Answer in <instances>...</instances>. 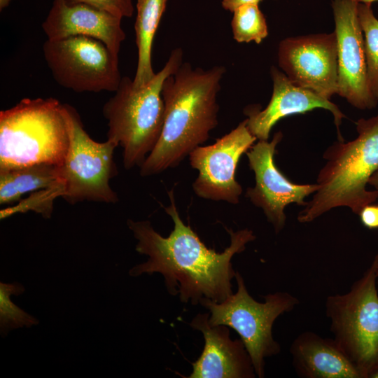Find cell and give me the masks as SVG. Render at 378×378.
<instances>
[{
	"label": "cell",
	"instance_id": "obj_17",
	"mask_svg": "<svg viewBox=\"0 0 378 378\" xmlns=\"http://www.w3.org/2000/svg\"><path fill=\"white\" fill-rule=\"evenodd\" d=\"M296 373L305 378H362L333 339L310 331L299 335L290 347Z\"/></svg>",
	"mask_w": 378,
	"mask_h": 378
},
{
	"label": "cell",
	"instance_id": "obj_23",
	"mask_svg": "<svg viewBox=\"0 0 378 378\" xmlns=\"http://www.w3.org/2000/svg\"><path fill=\"white\" fill-rule=\"evenodd\" d=\"M69 4L83 3L104 10L121 19L134 13L132 0H65Z\"/></svg>",
	"mask_w": 378,
	"mask_h": 378
},
{
	"label": "cell",
	"instance_id": "obj_31",
	"mask_svg": "<svg viewBox=\"0 0 378 378\" xmlns=\"http://www.w3.org/2000/svg\"><path fill=\"white\" fill-rule=\"evenodd\" d=\"M378 206V205H377Z\"/></svg>",
	"mask_w": 378,
	"mask_h": 378
},
{
	"label": "cell",
	"instance_id": "obj_27",
	"mask_svg": "<svg viewBox=\"0 0 378 378\" xmlns=\"http://www.w3.org/2000/svg\"><path fill=\"white\" fill-rule=\"evenodd\" d=\"M11 0H0V10H2L8 6Z\"/></svg>",
	"mask_w": 378,
	"mask_h": 378
},
{
	"label": "cell",
	"instance_id": "obj_7",
	"mask_svg": "<svg viewBox=\"0 0 378 378\" xmlns=\"http://www.w3.org/2000/svg\"><path fill=\"white\" fill-rule=\"evenodd\" d=\"M237 290L222 302L202 298L200 304L210 312L211 326H226L236 330L247 350L255 374L265 376V358L280 352L279 344L272 336V326L278 316L288 312L299 303L287 292L278 291L255 301L248 293L244 281L237 272Z\"/></svg>",
	"mask_w": 378,
	"mask_h": 378
},
{
	"label": "cell",
	"instance_id": "obj_10",
	"mask_svg": "<svg viewBox=\"0 0 378 378\" xmlns=\"http://www.w3.org/2000/svg\"><path fill=\"white\" fill-rule=\"evenodd\" d=\"M256 140L246 118L214 144L192 150L190 163L198 172L192 183L195 193L206 200L238 204L242 188L235 179L236 169L241 155Z\"/></svg>",
	"mask_w": 378,
	"mask_h": 378
},
{
	"label": "cell",
	"instance_id": "obj_9",
	"mask_svg": "<svg viewBox=\"0 0 378 378\" xmlns=\"http://www.w3.org/2000/svg\"><path fill=\"white\" fill-rule=\"evenodd\" d=\"M43 52L55 80L76 92H115L122 78L118 56L92 37L47 39Z\"/></svg>",
	"mask_w": 378,
	"mask_h": 378
},
{
	"label": "cell",
	"instance_id": "obj_25",
	"mask_svg": "<svg viewBox=\"0 0 378 378\" xmlns=\"http://www.w3.org/2000/svg\"><path fill=\"white\" fill-rule=\"evenodd\" d=\"M262 0H221L224 9L233 12L237 8L247 4H258Z\"/></svg>",
	"mask_w": 378,
	"mask_h": 378
},
{
	"label": "cell",
	"instance_id": "obj_5",
	"mask_svg": "<svg viewBox=\"0 0 378 378\" xmlns=\"http://www.w3.org/2000/svg\"><path fill=\"white\" fill-rule=\"evenodd\" d=\"M69 144L62 104L55 98H24L0 112V169L61 166Z\"/></svg>",
	"mask_w": 378,
	"mask_h": 378
},
{
	"label": "cell",
	"instance_id": "obj_24",
	"mask_svg": "<svg viewBox=\"0 0 378 378\" xmlns=\"http://www.w3.org/2000/svg\"><path fill=\"white\" fill-rule=\"evenodd\" d=\"M360 220L364 226L369 229L378 228V206L368 204L359 213Z\"/></svg>",
	"mask_w": 378,
	"mask_h": 378
},
{
	"label": "cell",
	"instance_id": "obj_28",
	"mask_svg": "<svg viewBox=\"0 0 378 378\" xmlns=\"http://www.w3.org/2000/svg\"><path fill=\"white\" fill-rule=\"evenodd\" d=\"M352 1H354L357 4L362 3V4H372L374 1H378V0H350Z\"/></svg>",
	"mask_w": 378,
	"mask_h": 378
},
{
	"label": "cell",
	"instance_id": "obj_16",
	"mask_svg": "<svg viewBox=\"0 0 378 378\" xmlns=\"http://www.w3.org/2000/svg\"><path fill=\"white\" fill-rule=\"evenodd\" d=\"M209 314H198L190 326L204 339L203 351L189 378H253L255 372L241 340H232L226 326H211Z\"/></svg>",
	"mask_w": 378,
	"mask_h": 378
},
{
	"label": "cell",
	"instance_id": "obj_20",
	"mask_svg": "<svg viewBox=\"0 0 378 378\" xmlns=\"http://www.w3.org/2000/svg\"><path fill=\"white\" fill-rule=\"evenodd\" d=\"M358 15L364 37L368 83L378 101V19L370 4H358Z\"/></svg>",
	"mask_w": 378,
	"mask_h": 378
},
{
	"label": "cell",
	"instance_id": "obj_6",
	"mask_svg": "<svg viewBox=\"0 0 378 378\" xmlns=\"http://www.w3.org/2000/svg\"><path fill=\"white\" fill-rule=\"evenodd\" d=\"M377 266L378 253L348 293L330 295L326 302L333 340L362 378L378 368Z\"/></svg>",
	"mask_w": 378,
	"mask_h": 378
},
{
	"label": "cell",
	"instance_id": "obj_26",
	"mask_svg": "<svg viewBox=\"0 0 378 378\" xmlns=\"http://www.w3.org/2000/svg\"><path fill=\"white\" fill-rule=\"evenodd\" d=\"M368 185L373 186L374 190H378V169L370 178Z\"/></svg>",
	"mask_w": 378,
	"mask_h": 378
},
{
	"label": "cell",
	"instance_id": "obj_19",
	"mask_svg": "<svg viewBox=\"0 0 378 378\" xmlns=\"http://www.w3.org/2000/svg\"><path fill=\"white\" fill-rule=\"evenodd\" d=\"M60 180V166L39 164L0 169V204L14 203L28 192L50 188Z\"/></svg>",
	"mask_w": 378,
	"mask_h": 378
},
{
	"label": "cell",
	"instance_id": "obj_29",
	"mask_svg": "<svg viewBox=\"0 0 378 378\" xmlns=\"http://www.w3.org/2000/svg\"><path fill=\"white\" fill-rule=\"evenodd\" d=\"M370 378H378V368L374 370L370 376Z\"/></svg>",
	"mask_w": 378,
	"mask_h": 378
},
{
	"label": "cell",
	"instance_id": "obj_13",
	"mask_svg": "<svg viewBox=\"0 0 378 378\" xmlns=\"http://www.w3.org/2000/svg\"><path fill=\"white\" fill-rule=\"evenodd\" d=\"M337 56V94L360 109H372L378 101L368 83L364 37L358 15V4L332 0Z\"/></svg>",
	"mask_w": 378,
	"mask_h": 378
},
{
	"label": "cell",
	"instance_id": "obj_2",
	"mask_svg": "<svg viewBox=\"0 0 378 378\" xmlns=\"http://www.w3.org/2000/svg\"><path fill=\"white\" fill-rule=\"evenodd\" d=\"M225 72L222 65L204 69L183 62L164 80L162 130L157 144L140 167L141 176L178 166L192 150L208 140L209 133L218 125L217 98Z\"/></svg>",
	"mask_w": 378,
	"mask_h": 378
},
{
	"label": "cell",
	"instance_id": "obj_15",
	"mask_svg": "<svg viewBox=\"0 0 378 378\" xmlns=\"http://www.w3.org/2000/svg\"><path fill=\"white\" fill-rule=\"evenodd\" d=\"M121 20L86 4L54 0L42 28L48 39L74 36L92 37L104 43L113 54L118 55L126 37Z\"/></svg>",
	"mask_w": 378,
	"mask_h": 378
},
{
	"label": "cell",
	"instance_id": "obj_12",
	"mask_svg": "<svg viewBox=\"0 0 378 378\" xmlns=\"http://www.w3.org/2000/svg\"><path fill=\"white\" fill-rule=\"evenodd\" d=\"M282 138V132H277L270 141L258 140L246 152L250 169L255 174V184L247 189L246 197L255 206L262 209L276 233L285 226L286 206L291 203L305 206V197L314 193L318 188L316 183H295L277 168L274 155Z\"/></svg>",
	"mask_w": 378,
	"mask_h": 378
},
{
	"label": "cell",
	"instance_id": "obj_18",
	"mask_svg": "<svg viewBox=\"0 0 378 378\" xmlns=\"http://www.w3.org/2000/svg\"><path fill=\"white\" fill-rule=\"evenodd\" d=\"M167 0H138L134 24L138 59L133 84L136 88L147 85L155 76L151 63L154 36L166 8Z\"/></svg>",
	"mask_w": 378,
	"mask_h": 378
},
{
	"label": "cell",
	"instance_id": "obj_1",
	"mask_svg": "<svg viewBox=\"0 0 378 378\" xmlns=\"http://www.w3.org/2000/svg\"><path fill=\"white\" fill-rule=\"evenodd\" d=\"M168 196L170 204L164 210L174 226L167 237L157 232L148 220H127V226L138 241L136 251L148 256L146 262L133 267L129 274L160 273L167 291L172 295L179 294L184 303L197 304L202 298L222 302L232 294L231 280L236 274L232 257L244 251L255 236L247 228L236 232L227 229L230 244L218 253L207 248L190 225L181 220L173 189L168 191Z\"/></svg>",
	"mask_w": 378,
	"mask_h": 378
},
{
	"label": "cell",
	"instance_id": "obj_8",
	"mask_svg": "<svg viewBox=\"0 0 378 378\" xmlns=\"http://www.w3.org/2000/svg\"><path fill=\"white\" fill-rule=\"evenodd\" d=\"M62 111L69 144L60 166L62 197L71 204L83 201L116 203L118 197L110 181L118 173L113 155L118 144L110 139L104 142L93 140L71 105L62 104Z\"/></svg>",
	"mask_w": 378,
	"mask_h": 378
},
{
	"label": "cell",
	"instance_id": "obj_11",
	"mask_svg": "<svg viewBox=\"0 0 378 378\" xmlns=\"http://www.w3.org/2000/svg\"><path fill=\"white\" fill-rule=\"evenodd\" d=\"M278 64L298 86L330 99L337 94V41L335 32L287 37L278 47Z\"/></svg>",
	"mask_w": 378,
	"mask_h": 378
},
{
	"label": "cell",
	"instance_id": "obj_4",
	"mask_svg": "<svg viewBox=\"0 0 378 378\" xmlns=\"http://www.w3.org/2000/svg\"><path fill=\"white\" fill-rule=\"evenodd\" d=\"M183 55L181 48L174 49L163 68L142 88L123 76L114 95L103 106L107 139L122 148L126 169L140 167L159 140L164 120L162 85L183 63Z\"/></svg>",
	"mask_w": 378,
	"mask_h": 378
},
{
	"label": "cell",
	"instance_id": "obj_14",
	"mask_svg": "<svg viewBox=\"0 0 378 378\" xmlns=\"http://www.w3.org/2000/svg\"><path fill=\"white\" fill-rule=\"evenodd\" d=\"M270 75L273 90L267 106L262 110L258 105L244 109L248 116L247 127L257 139L268 140L272 127L281 118L320 108L332 113L339 141L344 140L339 127L346 116L336 104L310 90L296 85L274 66L270 69Z\"/></svg>",
	"mask_w": 378,
	"mask_h": 378
},
{
	"label": "cell",
	"instance_id": "obj_30",
	"mask_svg": "<svg viewBox=\"0 0 378 378\" xmlns=\"http://www.w3.org/2000/svg\"><path fill=\"white\" fill-rule=\"evenodd\" d=\"M377 283L378 284V266H377Z\"/></svg>",
	"mask_w": 378,
	"mask_h": 378
},
{
	"label": "cell",
	"instance_id": "obj_3",
	"mask_svg": "<svg viewBox=\"0 0 378 378\" xmlns=\"http://www.w3.org/2000/svg\"><path fill=\"white\" fill-rule=\"evenodd\" d=\"M356 125L355 139L335 142L324 153L327 162L317 177L318 188L299 213L300 223H309L338 206H347L359 214L378 198L377 190L366 187L378 169V113L358 120Z\"/></svg>",
	"mask_w": 378,
	"mask_h": 378
},
{
	"label": "cell",
	"instance_id": "obj_21",
	"mask_svg": "<svg viewBox=\"0 0 378 378\" xmlns=\"http://www.w3.org/2000/svg\"><path fill=\"white\" fill-rule=\"evenodd\" d=\"M232 13L231 27L237 42L259 44L268 36L266 19L258 4L244 5Z\"/></svg>",
	"mask_w": 378,
	"mask_h": 378
},
{
	"label": "cell",
	"instance_id": "obj_22",
	"mask_svg": "<svg viewBox=\"0 0 378 378\" xmlns=\"http://www.w3.org/2000/svg\"><path fill=\"white\" fill-rule=\"evenodd\" d=\"M20 283H0V332L4 337L9 331L22 327L29 328L38 323L37 318L25 312L10 300V295L24 292Z\"/></svg>",
	"mask_w": 378,
	"mask_h": 378
}]
</instances>
